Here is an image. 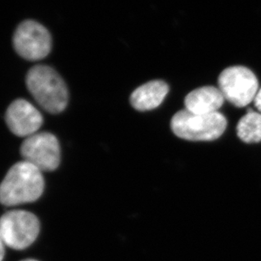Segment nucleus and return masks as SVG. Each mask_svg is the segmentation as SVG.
<instances>
[{
  "label": "nucleus",
  "instance_id": "nucleus-1",
  "mask_svg": "<svg viewBox=\"0 0 261 261\" xmlns=\"http://www.w3.org/2000/svg\"><path fill=\"white\" fill-rule=\"evenodd\" d=\"M44 190L43 172L23 161L9 170L0 184V203L7 207L38 200Z\"/></svg>",
  "mask_w": 261,
  "mask_h": 261
},
{
  "label": "nucleus",
  "instance_id": "nucleus-2",
  "mask_svg": "<svg viewBox=\"0 0 261 261\" xmlns=\"http://www.w3.org/2000/svg\"><path fill=\"white\" fill-rule=\"evenodd\" d=\"M25 83L36 102L47 112L59 114L65 111L69 101L67 87L53 68L33 66L28 71Z\"/></svg>",
  "mask_w": 261,
  "mask_h": 261
},
{
  "label": "nucleus",
  "instance_id": "nucleus-3",
  "mask_svg": "<svg viewBox=\"0 0 261 261\" xmlns=\"http://www.w3.org/2000/svg\"><path fill=\"white\" fill-rule=\"evenodd\" d=\"M171 130L179 138L192 142H211L221 138L227 127L226 116L220 113L198 115L182 110L174 115Z\"/></svg>",
  "mask_w": 261,
  "mask_h": 261
},
{
  "label": "nucleus",
  "instance_id": "nucleus-4",
  "mask_svg": "<svg viewBox=\"0 0 261 261\" xmlns=\"http://www.w3.org/2000/svg\"><path fill=\"white\" fill-rule=\"evenodd\" d=\"M218 88L225 100L236 107L243 108L254 102L259 89V81L249 68L233 65L220 74Z\"/></svg>",
  "mask_w": 261,
  "mask_h": 261
},
{
  "label": "nucleus",
  "instance_id": "nucleus-5",
  "mask_svg": "<svg viewBox=\"0 0 261 261\" xmlns=\"http://www.w3.org/2000/svg\"><path fill=\"white\" fill-rule=\"evenodd\" d=\"M40 231L38 217L29 211L14 210L0 217V236L5 246L22 250L35 242Z\"/></svg>",
  "mask_w": 261,
  "mask_h": 261
},
{
  "label": "nucleus",
  "instance_id": "nucleus-6",
  "mask_svg": "<svg viewBox=\"0 0 261 261\" xmlns=\"http://www.w3.org/2000/svg\"><path fill=\"white\" fill-rule=\"evenodd\" d=\"M24 161L43 171H53L61 163V146L56 136L48 132L25 138L20 147Z\"/></svg>",
  "mask_w": 261,
  "mask_h": 261
},
{
  "label": "nucleus",
  "instance_id": "nucleus-7",
  "mask_svg": "<svg viewBox=\"0 0 261 261\" xmlns=\"http://www.w3.org/2000/svg\"><path fill=\"white\" fill-rule=\"evenodd\" d=\"M13 43L16 53L31 61H41L50 53L52 39L47 28L34 20H25L15 31Z\"/></svg>",
  "mask_w": 261,
  "mask_h": 261
},
{
  "label": "nucleus",
  "instance_id": "nucleus-8",
  "mask_svg": "<svg viewBox=\"0 0 261 261\" xmlns=\"http://www.w3.org/2000/svg\"><path fill=\"white\" fill-rule=\"evenodd\" d=\"M5 121L15 135L27 138L38 133L43 125V118L35 106L20 98L8 107Z\"/></svg>",
  "mask_w": 261,
  "mask_h": 261
},
{
  "label": "nucleus",
  "instance_id": "nucleus-9",
  "mask_svg": "<svg viewBox=\"0 0 261 261\" xmlns=\"http://www.w3.org/2000/svg\"><path fill=\"white\" fill-rule=\"evenodd\" d=\"M225 98L218 88L204 86L192 91L186 96L185 110L198 115H210L219 112Z\"/></svg>",
  "mask_w": 261,
  "mask_h": 261
},
{
  "label": "nucleus",
  "instance_id": "nucleus-10",
  "mask_svg": "<svg viewBox=\"0 0 261 261\" xmlns=\"http://www.w3.org/2000/svg\"><path fill=\"white\" fill-rule=\"evenodd\" d=\"M169 90L170 88L166 82L150 81L133 91L130 97V105L136 111H152L163 103Z\"/></svg>",
  "mask_w": 261,
  "mask_h": 261
},
{
  "label": "nucleus",
  "instance_id": "nucleus-11",
  "mask_svg": "<svg viewBox=\"0 0 261 261\" xmlns=\"http://www.w3.org/2000/svg\"><path fill=\"white\" fill-rule=\"evenodd\" d=\"M237 134L244 143L261 142V114L249 109L246 115L239 120Z\"/></svg>",
  "mask_w": 261,
  "mask_h": 261
},
{
  "label": "nucleus",
  "instance_id": "nucleus-12",
  "mask_svg": "<svg viewBox=\"0 0 261 261\" xmlns=\"http://www.w3.org/2000/svg\"><path fill=\"white\" fill-rule=\"evenodd\" d=\"M254 106L258 110V112L261 114V87L254 99Z\"/></svg>",
  "mask_w": 261,
  "mask_h": 261
},
{
  "label": "nucleus",
  "instance_id": "nucleus-13",
  "mask_svg": "<svg viewBox=\"0 0 261 261\" xmlns=\"http://www.w3.org/2000/svg\"><path fill=\"white\" fill-rule=\"evenodd\" d=\"M5 244H4L2 239H1V236H0V261H3V259L5 258Z\"/></svg>",
  "mask_w": 261,
  "mask_h": 261
},
{
  "label": "nucleus",
  "instance_id": "nucleus-14",
  "mask_svg": "<svg viewBox=\"0 0 261 261\" xmlns=\"http://www.w3.org/2000/svg\"><path fill=\"white\" fill-rule=\"evenodd\" d=\"M21 261H38V260H37V259H24V260H21Z\"/></svg>",
  "mask_w": 261,
  "mask_h": 261
}]
</instances>
